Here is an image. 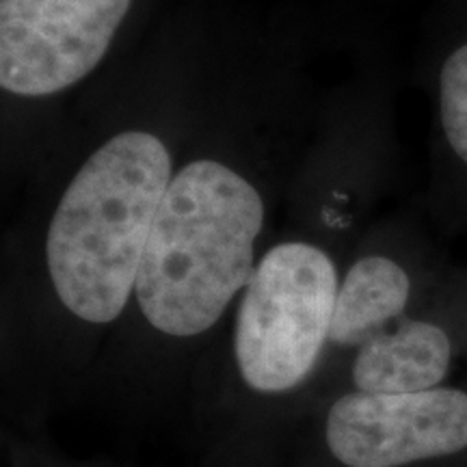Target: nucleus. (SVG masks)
I'll return each mask as SVG.
<instances>
[{"label":"nucleus","instance_id":"obj_1","mask_svg":"<svg viewBox=\"0 0 467 467\" xmlns=\"http://www.w3.org/2000/svg\"><path fill=\"white\" fill-rule=\"evenodd\" d=\"M173 173L167 143L130 128L98 145L58 192L42 234L37 284L3 314V381L25 422L91 383L132 301Z\"/></svg>","mask_w":467,"mask_h":467},{"label":"nucleus","instance_id":"obj_2","mask_svg":"<svg viewBox=\"0 0 467 467\" xmlns=\"http://www.w3.org/2000/svg\"><path fill=\"white\" fill-rule=\"evenodd\" d=\"M266 217L265 191L236 165L200 156L175 169L91 383L139 411L192 383L258 266Z\"/></svg>","mask_w":467,"mask_h":467},{"label":"nucleus","instance_id":"obj_3","mask_svg":"<svg viewBox=\"0 0 467 467\" xmlns=\"http://www.w3.org/2000/svg\"><path fill=\"white\" fill-rule=\"evenodd\" d=\"M337 284L336 255L307 238L260 255L192 377L203 467H285L320 394Z\"/></svg>","mask_w":467,"mask_h":467},{"label":"nucleus","instance_id":"obj_4","mask_svg":"<svg viewBox=\"0 0 467 467\" xmlns=\"http://www.w3.org/2000/svg\"><path fill=\"white\" fill-rule=\"evenodd\" d=\"M467 451V392L340 389L320 400L292 437L285 467H416Z\"/></svg>","mask_w":467,"mask_h":467},{"label":"nucleus","instance_id":"obj_5","mask_svg":"<svg viewBox=\"0 0 467 467\" xmlns=\"http://www.w3.org/2000/svg\"><path fill=\"white\" fill-rule=\"evenodd\" d=\"M132 0H0V87L48 98L102 63Z\"/></svg>","mask_w":467,"mask_h":467},{"label":"nucleus","instance_id":"obj_6","mask_svg":"<svg viewBox=\"0 0 467 467\" xmlns=\"http://www.w3.org/2000/svg\"><path fill=\"white\" fill-rule=\"evenodd\" d=\"M413 295L416 275L392 251L366 249L340 271L329 353L317 405L337 392L344 366L361 344L407 317Z\"/></svg>","mask_w":467,"mask_h":467},{"label":"nucleus","instance_id":"obj_7","mask_svg":"<svg viewBox=\"0 0 467 467\" xmlns=\"http://www.w3.org/2000/svg\"><path fill=\"white\" fill-rule=\"evenodd\" d=\"M452 358L454 342L446 325L433 318L402 317L350 355L337 392H426L446 381Z\"/></svg>","mask_w":467,"mask_h":467},{"label":"nucleus","instance_id":"obj_8","mask_svg":"<svg viewBox=\"0 0 467 467\" xmlns=\"http://www.w3.org/2000/svg\"><path fill=\"white\" fill-rule=\"evenodd\" d=\"M463 16L437 57L433 98L441 159L467 180V9Z\"/></svg>","mask_w":467,"mask_h":467},{"label":"nucleus","instance_id":"obj_9","mask_svg":"<svg viewBox=\"0 0 467 467\" xmlns=\"http://www.w3.org/2000/svg\"><path fill=\"white\" fill-rule=\"evenodd\" d=\"M9 454L14 467H100L91 463H78V461H72L55 452L52 448H44L39 443L26 440L11 441Z\"/></svg>","mask_w":467,"mask_h":467}]
</instances>
